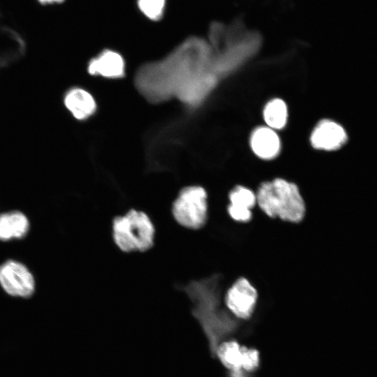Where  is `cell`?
Masks as SVG:
<instances>
[{
    "instance_id": "6da1fadb",
    "label": "cell",
    "mask_w": 377,
    "mask_h": 377,
    "mask_svg": "<svg viewBox=\"0 0 377 377\" xmlns=\"http://www.w3.org/2000/svg\"><path fill=\"white\" fill-rule=\"evenodd\" d=\"M208 41L199 37L185 40L163 59L143 64L135 84L151 103L175 97L188 107L200 105L219 81Z\"/></svg>"
},
{
    "instance_id": "7a4b0ae2",
    "label": "cell",
    "mask_w": 377,
    "mask_h": 377,
    "mask_svg": "<svg viewBox=\"0 0 377 377\" xmlns=\"http://www.w3.org/2000/svg\"><path fill=\"white\" fill-rule=\"evenodd\" d=\"M209 43L219 77L233 72L259 50L262 38L254 31L247 30L240 20L230 24L214 22L209 28Z\"/></svg>"
},
{
    "instance_id": "3957f363",
    "label": "cell",
    "mask_w": 377,
    "mask_h": 377,
    "mask_svg": "<svg viewBox=\"0 0 377 377\" xmlns=\"http://www.w3.org/2000/svg\"><path fill=\"white\" fill-rule=\"evenodd\" d=\"M256 195L258 207L269 218L298 223L306 215L304 200L295 183L282 178L264 182Z\"/></svg>"
},
{
    "instance_id": "277c9868",
    "label": "cell",
    "mask_w": 377,
    "mask_h": 377,
    "mask_svg": "<svg viewBox=\"0 0 377 377\" xmlns=\"http://www.w3.org/2000/svg\"><path fill=\"white\" fill-rule=\"evenodd\" d=\"M112 232L114 244L126 253L145 252L154 244V225L149 216L140 210L131 209L114 217Z\"/></svg>"
},
{
    "instance_id": "5b68a950",
    "label": "cell",
    "mask_w": 377,
    "mask_h": 377,
    "mask_svg": "<svg viewBox=\"0 0 377 377\" xmlns=\"http://www.w3.org/2000/svg\"><path fill=\"white\" fill-rule=\"evenodd\" d=\"M207 193L200 186H188L179 192L172 205L175 220L182 226L198 230L205 226L208 217Z\"/></svg>"
},
{
    "instance_id": "8992f818",
    "label": "cell",
    "mask_w": 377,
    "mask_h": 377,
    "mask_svg": "<svg viewBox=\"0 0 377 377\" xmlns=\"http://www.w3.org/2000/svg\"><path fill=\"white\" fill-rule=\"evenodd\" d=\"M0 285L8 295L29 297L35 288L34 276L23 264L13 260L0 265Z\"/></svg>"
},
{
    "instance_id": "52a82bcc",
    "label": "cell",
    "mask_w": 377,
    "mask_h": 377,
    "mask_svg": "<svg viewBox=\"0 0 377 377\" xmlns=\"http://www.w3.org/2000/svg\"><path fill=\"white\" fill-rule=\"evenodd\" d=\"M258 300V292L246 278L237 279L228 289L225 304L236 317L247 319L253 314Z\"/></svg>"
},
{
    "instance_id": "ba28073f",
    "label": "cell",
    "mask_w": 377,
    "mask_h": 377,
    "mask_svg": "<svg viewBox=\"0 0 377 377\" xmlns=\"http://www.w3.org/2000/svg\"><path fill=\"white\" fill-rule=\"evenodd\" d=\"M347 140L348 135L344 128L330 119L319 121L310 138L314 148L325 151L337 150L346 143Z\"/></svg>"
},
{
    "instance_id": "9c48e42d",
    "label": "cell",
    "mask_w": 377,
    "mask_h": 377,
    "mask_svg": "<svg viewBox=\"0 0 377 377\" xmlns=\"http://www.w3.org/2000/svg\"><path fill=\"white\" fill-rule=\"evenodd\" d=\"M228 200L227 212L233 221L247 223L251 220L252 209L257 205L256 193L246 186L238 185L229 192Z\"/></svg>"
},
{
    "instance_id": "30bf717a",
    "label": "cell",
    "mask_w": 377,
    "mask_h": 377,
    "mask_svg": "<svg viewBox=\"0 0 377 377\" xmlns=\"http://www.w3.org/2000/svg\"><path fill=\"white\" fill-rule=\"evenodd\" d=\"M89 74L116 79L124 75L125 64L118 52L105 50L91 59L87 68Z\"/></svg>"
},
{
    "instance_id": "8fae6325",
    "label": "cell",
    "mask_w": 377,
    "mask_h": 377,
    "mask_svg": "<svg viewBox=\"0 0 377 377\" xmlns=\"http://www.w3.org/2000/svg\"><path fill=\"white\" fill-rule=\"evenodd\" d=\"M251 146L260 158L272 159L280 151V140L277 134L269 127L256 128L251 136Z\"/></svg>"
},
{
    "instance_id": "7c38bea8",
    "label": "cell",
    "mask_w": 377,
    "mask_h": 377,
    "mask_svg": "<svg viewBox=\"0 0 377 377\" xmlns=\"http://www.w3.org/2000/svg\"><path fill=\"white\" fill-rule=\"evenodd\" d=\"M64 101L66 108L78 120L87 119L96 109V101L91 94L78 87L68 91Z\"/></svg>"
},
{
    "instance_id": "4fadbf2b",
    "label": "cell",
    "mask_w": 377,
    "mask_h": 377,
    "mask_svg": "<svg viewBox=\"0 0 377 377\" xmlns=\"http://www.w3.org/2000/svg\"><path fill=\"white\" fill-rule=\"evenodd\" d=\"M29 228V221L22 212L15 211L0 214V240L22 238Z\"/></svg>"
},
{
    "instance_id": "5bb4252c",
    "label": "cell",
    "mask_w": 377,
    "mask_h": 377,
    "mask_svg": "<svg viewBox=\"0 0 377 377\" xmlns=\"http://www.w3.org/2000/svg\"><path fill=\"white\" fill-rule=\"evenodd\" d=\"M263 116L267 126L272 129L283 128L287 121V107L283 101L275 98L267 103Z\"/></svg>"
},
{
    "instance_id": "9a60e30c",
    "label": "cell",
    "mask_w": 377,
    "mask_h": 377,
    "mask_svg": "<svg viewBox=\"0 0 377 377\" xmlns=\"http://www.w3.org/2000/svg\"><path fill=\"white\" fill-rule=\"evenodd\" d=\"M242 346L235 341H228L217 348V356L222 364L231 371L241 369Z\"/></svg>"
},
{
    "instance_id": "2e32d148",
    "label": "cell",
    "mask_w": 377,
    "mask_h": 377,
    "mask_svg": "<svg viewBox=\"0 0 377 377\" xmlns=\"http://www.w3.org/2000/svg\"><path fill=\"white\" fill-rule=\"evenodd\" d=\"M166 0H137L140 12L151 20L161 19L164 13Z\"/></svg>"
},
{
    "instance_id": "e0dca14e",
    "label": "cell",
    "mask_w": 377,
    "mask_h": 377,
    "mask_svg": "<svg viewBox=\"0 0 377 377\" xmlns=\"http://www.w3.org/2000/svg\"><path fill=\"white\" fill-rule=\"evenodd\" d=\"M259 363L260 355L256 349L242 346L241 369L246 372L254 371Z\"/></svg>"
},
{
    "instance_id": "ac0fdd59",
    "label": "cell",
    "mask_w": 377,
    "mask_h": 377,
    "mask_svg": "<svg viewBox=\"0 0 377 377\" xmlns=\"http://www.w3.org/2000/svg\"><path fill=\"white\" fill-rule=\"evenodd\" d=\"M244 370L238 369L236 371H232V377H246V374L244 373Z\"/></svg>"
},
{
    "instance_id": "d6986e66",
    "label": "cell",
    "mask_w": 377,
    "mask_h": 377,
    "mask_svg": "<svg viewBox=\"0 0 377 377\" xmlns=\"http://www.w3.org/2000/svg\"><path fill=\"white\" fill-rule=\"evenodd\" d=\"M43 4L61 3L64 0H38Z\"/></svg>"
}]
</instances>
